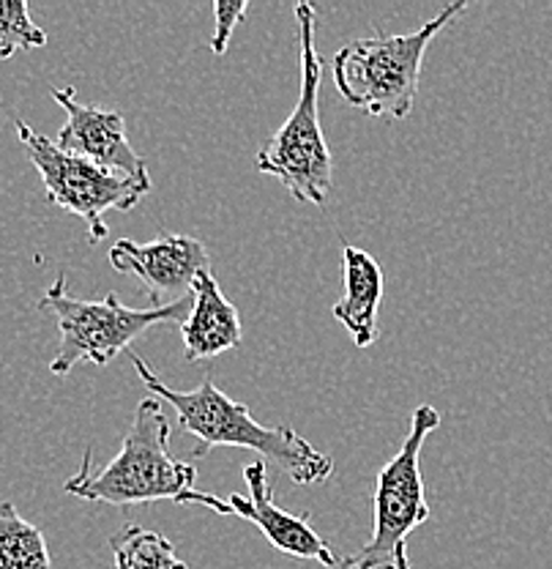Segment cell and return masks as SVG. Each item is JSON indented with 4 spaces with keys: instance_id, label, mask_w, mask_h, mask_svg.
Masks as SVG:
<instances>
[{
    "instance_id": "1",
    "label": "cell",
    "mask_w": 552,
    "mask_h": 569,
    "mask_svg": "<svg viewBox=\"0 0 552 569\" xmlns=\"http://www.w3.org/2000/svg\"><path fill=\"white\" fill-rule=\"evenodd\" d=\"M132 365L148 391L173 406L178 427L200 441L192 458H203L213 447H241L254 449L265 460L277 462L279 471L288 473L290 482L295 485H318L334 473L331 455L314 449L304 436L290 427L260 425L243 402L224 395L211 378H205L198 389L178 391L170 389L140 356L132 353Z\"/></svg>"
},
{
    "instance_id": "2",
    "label": "cell",
    "mask_w": 552,
    "mask_h": 569,
    "mask_svg": "<svg viewBox=\"0 0 552 569\" xmlns=\"http://www.w3.org/2000/svg\"><path fill=\"white\" fill-rule=\"evenodd\" d=\"M198 468L170 452V422L159 397H145L123 436L121 452L93 471V449L82 458L80 471L67 479L63 490L86 501L110 507L175 501L183 503L194 490Z\"/></svg>"
},
{
    "instance_id": "3",
    "label": "cell",
    "mask_w": 552,
    "mask_h": 569,
    "mask_svg": "<svg viewBox=\"0 0 552 569\" xmlns=\"http://www.w3.org/2000/svg\"><path fill=\"white\" fill-rule=\"evenodd\" d=\"M465 9V0H456L413 33L385 36L375 31L372 39L348 41L331 58L340 97L367 116L391 118V121L411 116L419 93L421 63L432 39Z\"/></svg>"
},
{
    "instance_id": "4",
    "label": "cell",
    "mask_w": 552,
    "mask_h": 569,
    "mask_svg": "<svg viewBox=\"0 0 552 569\" xmlns=\"http://www.w3.org/2000/svg\"><path fill=\"white\" fill-rule=\"evenodd\" d=\"M314 22H318L314 6L295 3L301 93L288 121L260 148L254 168L260 173L279 178L299 203L320 206L334 183V157L323 138V129H320L318 97L320 80H323V58L314 47Z\"/></svg>"
},
{
    "instance_id": "5",
    "label": "cell",
    "mask_w": 552,
    "mask_h": 569,
    "mask_svg": "<svg viewBox=\"0 0 552 569\" xmlns=\"http://www.w3.org/2000/svg\"><path fill=\"white\" fill-rule=\"evenodd\" d=\"M192 293L183 299L170 301L162 307H127L118 301L116 293L104 299H74L67 290V274H58L44 296L39 299V310L50 312L61 329V348L50 361L52 376H69L80 361L93 365H110L118 353L129 351L138 337L159 323H178L192 312Z\"/></svg>"
},
{
    "instance_id": "6",
    "label": "cell",
    "mask_w": 552,
    "mask_h": 569,
    "mask_svg": "<svg viewBox=\"0 0 552 569\" xmlns=\"http://www.w3.org/2000/svg\"><path fill=\"white\" fill-rule=\"evenodd\" d=\"M441 425V413L432 406H419L411 417V430L394 455L378 473L375 482V518L372 537L359 553L337 561V569H411L408 561V537L430 518V503L424 496L421 477V449L430 432Z\"/></svg>"
},
{
    "instance_id": "7",
    "label": "cell",
    "mask_w": 552,
    "mask_h": 569,
    "mask_svg": "<svg viewBox=\"0 0 552 569\" xmlns=\"http://www.w3.org/2000/svg\"><path fill=\"white\" fill-rule=\"evenodd\" d=\"M17 138L26 146L28 159L39 170L47 189V200L58 209L74 213L88 224L93 244L107 239L110 228L104 222L107 211H132L151 192V176H123L99 168L88 159L61 151L50 138L28 127L22 118L14 121Z\"/></svg>"
},
{
    "instance_id": "8",
    "label": "cell",
    "mask_w": 552,
    "mask_h": 569,
    "mask_svg": "<svg viewBox=\"0 0 552 569\" xmlns=\"http://www.w3.org/2000/svg\"><path fill=\"white\" fill-rule=\"evenodd\" d=\"M243 482H247L249 496L233 493L219 498L213 493H203V490H192L183 503H203L217 515H235V518L249 520V523L258 526L260 533L269 539L271 548H277L279 553H288L293 559L320 561L323 567L337 569L340 559L331 550V545L312 529L310 518L307 515L299 518V515H290L277 507L263 460H254L243 468Z\"/></svg>"
},
{
    "instance_id": "9",
    "label": "cell",
    "mask_w": 552,
    "mask_h": 569,
    "mask_svg": "<svg viewBox=\"0 0 552 569\" xmlns=\"http://www.w3.org/2000/svg\"><path fill=\"white\" fill-rule=\"evenodd\" d=\"M112 269L121 274H134L142 290L151 296L153 307H162V299L192 293V284L208 271V249L192 236H162L148 244L132 239L116 241L110 249Z\"/></svg>"
},
{
    "instance_id": "10",
    "label": "cell",
    "mask_w": 552,
    "mask_h": 569,
    "mask_svg": "<svg viewBox=\"0 0 552 569\" xmlns=\"http://www.w3.org/2000/svg\"><path fill=\"white\" fill-rule=\"evenodd\" d=\"M52 99L67 110V123L56 142L61 151L88 159L112 173L138 176L145 173V159L134 151L127 138V121L118 110H104L97 104H82L74 88H52Z\"/></svg>"
},
{
    "instance_id": "11",
    "label": "cell",
    "mask_w": 552,
    "mask_h": 569,
    "mask_svg": "<svg viewBox=\"0 0 552 569\" xmlns=\"http://www.w3.org/2000/svg\"><path fill=\"white\" fill-rule=\"evenodd\" d=\"M192 312L181 323L183 359L203 361L241 346V318L233 301L224 299L217 277L203 271L192 284Z\"/></svg>"
},
{
    "instance_id": "12",
    "label": "cell",
    "mask_w": 552,
    "mask_h": 569,
    "mask_svg": "<svg viewBox=\"0 0 552 569\" xmlns=\"http://www.w3.org/2000/svg\"><path fill=\"white\" fill-rule=\"evenodd\" d=\"M342 271H345V296L334 305V318L350 331L359 348H370L378 340V310L383 301V269L370 252L342 244Z\"/></svg>"
},
{
    "instance_id": "13",
    "label": "cell",
    "mask_w": 552,
    "mask_h": 569,
    "mask_svg": "<svg viewBox=\"0 0 552 569\" xmlns=\"http://www.w3.org/2000/svg\"><path fill=\"white\" fill-rule=\"evenodd\" d=\"M0 569H52L44 533L11 501H0Z\"/></svg>"
},
{
    "instance_id": "14",
    "label": "cell",
    "mask_w": 552,
    "mask_h": 569,
    "mask_svg": "<svg viewBox=\"0 0 552 569\" xmlns=\"http://www.w3.org/2000/svg\"><path fill=\"white\" fill-rule=\"evenodd\" d=\"M112 569H189L175 556L173 542L145 526H123L110 537Z\"/></svg>"
},
{
    "instance_id": "15",
    "label": "cell",
    "mask_w": 552,
    "mask_h": 569,
    "mask_svg": "<svg viewBox=\"0 0 552 569\" xmlns=\"http://www.w3.org/2000/svg\"><path fill=\"white\" fill-rule=\"evenodd\" d=\"M47 33L33 22L31 9L22 0H0V61L20 50H39Z\"/></svg>"
},
{
    "instance_id": "16",
    "label": "cell",
    "mask_w": 552,
    "mask_h": 569,
    "mask_svg": "<svg viewBox=\"0 0 552 569\" xmlns=\"http://www.w3.org/2000/svg\"><path fill=\"white\" fill-rule=\"evenodd\" d=\"M249 11L247 0H217L213 3V17H217V31L211 36V52L213 56H224L228 52L230 39H233L235 26L243 20Z\"/></svg>"
}]
</instances>
